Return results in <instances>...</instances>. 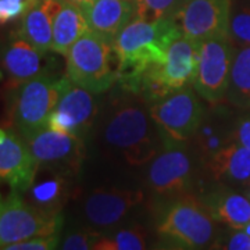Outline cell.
Wrapping results in <instances>:
<instances>
[{
    "label": "cell",
    "mask_w": 250,
    "mask_h": 250,
    "mask_svg": "<svg viewBox=\"0 0 250 250\" xmlns=\"http://www.w3.org/2000/svg\"><path fill=\"white\" fill-rule=\"evenodd\" d=\"M199 197L217 223L243 229L250 221V197L236 192L235 188L215 184Z\"/></svg>",
    "instance_id": "ffe728a7"
},
{
    "label": "cell",
    "mask_w": 250,
    "mask_h": 250,
    "mask_svg": "<svg viewBox=\"0 0 250 250\" xmlns=\"http://www.w3.org/2000/svg\"><path fill=\"white\" fill-rule=\"evenodd\" d=\"M103 146L131 167H142L163 150L164 142L145 99L116 86L99 124Z\"/></svg>",
    "instance_id": "6da1fadb"
},
{
    "label": "cell",
    "mask_w": 250,
    "mask_h": 250,
    "mask_svg": "<svg viewBox=\"0 0 250 250\" xmlns=\"http://www.w3.org/2000/svg\"><path fill=\"white\" fill-rule=\"evenodd\" d=\"M100 233L92 231L88 227L83 228H75L64 235L60 239L59 249L64 250H89L93 249L95 242Z\"/></svg>",
    "instance_id": "83f0119b"
},
{
    "label": "cell",
    "mask_w": 250,
    "mask_h": 250,
    "mask_svg": "<svg viewBox=\"0 0 250 250\" xmlns=\"http://www.w3.org/2000/svg\"><path fill=\"white\" fill-rule=\"evenodd\" d=\"M96 95L74 83L67 75L60 80V96L46 126L85 139L99 116Z\"/></svg>",
    "instance_id": "30bf717a"
},
{
    "label": "cell",
    "mask_w": 250,
    "mask_h": 250,
    "mask_svg": "<svg viewBox=\"0 0 250 250\" xmlns=\"http://www.w3.org/2000/svg\"><path fill=\"white\" fill-rule=\"evenodd\" d=\"M31 7L29 3H13L9 0H0V24H7L22 17Z\"/></svg>",
    "instance_id": "4dcf8cb0"
},
{
    "label": "cell",
    "mask_w": 250,
    "mask_h": 250,
    "mask_svg": "<svg viewBox=\"0 0 250 250\" xmlns=\"http://www.w3.org/2000/svg\"><path fill=\"white\" fill-rule=\"evenodd\" d=\"M235 45L229 36L210 38L199 43L196 75L193 88L210 104L227 99Z\"/></svg>",
    "instance_id": "9c48e42d"
},
{
    "label": "cell",
    "mask_w": 250,
    "mask_h": 250,
    "mask_svg": "<svg viewBox=\"0 0 250 250\" xmlns=\"http://www.w3.org/2000/svg\"><path fill=\"white\" fill-rule=\"evenodd\" d=\"M62 215L49 214L24 200L18 190L11 189L6 197H0V249L10 245L31 239L60 233Z\"/></svg>",
    "instance_id": "ba28073f"
},
{
    "label": "cell",
    "mask_w": 250,
    "mask_h": 250,
    "mask_svg": "<svg viewBox=\"0 0 250 250\" xmlns=\"http://www.w3.org/2000/svg\"><path fill=\"white\" fill-rule=\"evenodd\" d=\"M45 171L47 172V177L41 179L35 177L34 182L24 192V195H27V202L38 207L39 210L49 214H60L62 206L68 200L71 189L70 181L72 177L49 170Z\"/></svg>",
    "instance_id": "7402d4cb"
},
{
    "label": "cell",
    "mask_w": 250,
    "mask_h": 250,
    "mask_svg": "<svg viewBox=\"0 0 250 250\" xmlns=\"http://www.w3.org/2000/svg\"><path fill=\"white\" fill-rule=\"evenodd\" d=\"M62 7V0H35L21 17L18 34L41 53L52 50L53 21Z\"/></svg>",
    "instance_id": "44dd1931"
},
{
    "label": "cell",
    "mask_w": 250,
    "mask_h": 250,
    "mask_svg": "<svg viewBox=\"0 0 250 250\" xmlns=\"http://www.w3.org/2000/svg\"><path fill=\"white\" fill-rule=\"evenodd\" d=\"M60 80L49 67L31 80L11 88L10 125L24 139L43 129L60 96Z\"/></svg>",
    "instance_id": "277c9868"
},
{
    "label": "cell",
    "mask_w": 250,
    "mask_h": 250,
    "mask_svg": "<svg viewBox=\"0 0 250 250\" xmlns=\"http://www.w3.org/2000/svg\"><path fill=\"white\" fill-rule=\"evenodd\" d=\"M187 143L166 145L149 163L146 187L154 202L184 193H193L202 163L192 146Z\"/></svg>",
    "instance_id": "5b68a950"
},
{
    "label": "cell",
    "mask_w": 250,
    "mask_h": 250,
    "mask_svg": "<svg viewBox=\"0 0 250 250\" xmlns=\"http://www.w3.org/2000/svg\"><path fill=\"white\" fill-rule=\"evenodd\" d=\"M185 0H135L134 17L146 21L175 18Z\"/></svg>",
    "instance_id": "484cf974"
},
{
    "label": "cell",
    "mask_w": 250,
    "mask_h": 250,
    "mask_svg": "<svg viewBox=\"0 0 250 250\" xmlns=\"http://www.w3.org/2000/svg\"><path fill=\"white\" fill-rule=\"evenodd\" d=\"M147 248V233L141 225L117 227L100 233L93 250H142Z\"/></svg>",
    "instance_id": "d4e9b609"
},
{
    "label": "cell",
    "mask_w": 250,
    "mask_h": 250,
    "mask_svg": "<svg viewBox=\"0 0 250 250\" xmlns=\"http://www.w3.org/2000/svg\"><path fill=\"white\" fill-rule=\"evenodd\" d=\"M232 0H185L175 17L181 35L200 43L228 36Z\"/></svg>",
    "instance_id": "4fadbf2b"
},
{
    "label": "cell",
    "mask_w": 250,
    "mask_h": 250,
    "mask_svg": "<svg viewBox=\"0 0 250 250\" xmlns=\"http://www.w3.org/2000/svg\"><path fill=\"white\" fill-rule=\"evenodd\" d=\"M214 249L250 250V236L243 229L228 227L227 231H220Z\"/></svg>",
    "instance_id": "f1b7e54d"
},
{
    "label": "cell",
    "mask_w": 250,
    "mask_h": 250,
    "mask_svg": "<svg viewBox=\"0 0 250 250\" xmlns=\"http://www.w3.org/2000/svg\"><path fill=\"white\" fill-rule=\"evenodd\" d=\"M143 200V192L135 189H95L83 202L85 227L98 233L114 229Z\"/></svg>",
    "instance_id": "7c38bea8"
},
{
    "label": "cell",
    "mask_w": 250,
    "mask_h": 250,
    "mask_svg": "<svg viewBox=\"0 0 250 250\" xmlns=\"http://www.w3.org/2000/svg\"><path fill=\"white\" fill-rule=\"evenodd\" d=\"M113 46L86 31L65 54L67 77L95 95L116 85L117 68H113Z\"/></svg>",
    "instance_id": "8992f818"
},
{
    "label": "cell",
    "mask_w": 250,
    "mask_h": 250,
    "mask_svg": "<svg viewBox=\"0 0 250 250\" xmlns=\"http://www.w3.org/2000/svg\"><path fill=\"white\" fill-rule=\"evenodd\" d=\"M197 54L199 43L185 36H179L168 46L164 62L153 65V71L170 92L193 85L197 68Z\"/></svg>",
    "instance_id": "2e32d148"
},
{
    "label": "cell",
    "mask_w": 250,
    "mask_h": 250,
    "mask_svg": "<svg viewBox=\"0 0 250 250\" xmlns=\"http://www.w3.org/2000/svg\"><path fill=\"white\" fill-rule=\"evenodd\" d=\"M59 243H60V233H54L46 236H35L31 239L13 243L6 250H52L57 249Z\"/></svg>",
    "instance_id": "f546056e"
},
{
    "label": "cell",
    "mask_w": 250,
    "mask_h": 250,
    "mask_svg": "<svg viewBox=\"0 0 250 250\" xmlns=\"http://www.w3.org/2000/svg\"><path fill=\"white\" fill-rule=\"evenodd\" d=\"M214 184L250 188V149L231 142L202 166Z\"/></svg>",
    "instance_id": "d6986e66"
},
{
    "label": "cell",
    "mask_w": 250,
    "mask_h": 250,
    "mask_svg": "<svg viewBox=\"0 0 250 250\" xmlns=\"http://www.w3.org/2000/svg\"><path fill=\"white\" fill-rule=\"evenodd\" d=\"M235 117L232 111L221 106V103L206 108L203 120L190 139V145L202 166L225 146L233 142Z\"/></svg>",
    "instance_id": "9a60e30c"
},
{
    "label": "cell",
    "mask_w": 250,
    "mask_h": 250,
    "mask_svg": "<svg viewBox=\"0 0 250 250\" xmlns=\"http://www.w3.org/2000/svg\"><path fill=\"white\" fill-rule=\"evenodd\" d=\"M154 203L156 235L166 248H214L220 229L200 197L195 193H184Z\"/></svg>",
    "instance_id": "3957f363"
},
{
    "label": "cell",
    "mask_w": 250,
    "mask_h": 250,
    "mask_svg": "<svg viewBox=\"0 0 250 250\" xmlns=\"http://www.w3.org/2000/svg\"><path fill=\"white\" fill-rule=\"evenodd\" d=\"M80 9L90 31L111 46L135 14L134 1L131 0H92Z\"/></svg>",
    "instance_id": "ac0fdd59"
},
{
    "label": "cell",
    "mask_w": 250,
    "mask_h": 250,
    "mask_svg": "<svg viewBox=\"0 0 250 250\" xmlns=\"http://www.w3.org/2000/svg\"><path fill=\"white\" fill-rule=\"evenodd\" d=\"M181 35L175 18L146 21L134 17L113 43L117 60L114 86L138 93L145 72L166 59V52Z\"/></svg>",
    "instance_id": "7a4b0ae2"
},
{
    "label": "cell",
    "mask_w": 250,
    "mask_h": 250,
    "mask_svg": "<svg viewBox=\"0 0 250 250\" xmlns=\"http://www.w3.org/2000/svg\"><path fill=\"white\" fill-rule=\"evenodd\" d=\"M86 31H89V25L82 10L68 0H62V7L53 21L52 50L65 56Z\"/></svg>",
    "instance_id": "603a6c76"
},
{
    "label": "cell",
    "mask_w": 250,
    "mask_h": 250,
    "mask_svg": "<svg viewBox=\"0 0 250 250\" xmlns=\"http://www.w3.org/2000/svg\"><path fill=\"white\" fill-rule=\"evenodd\" d=\"M43 56L18 31L10 32L0 49V62L10 81V88L36 77L43 71Z\"/></svg>",
    "instance_id": "e0dca14e"
},
{
    "label": "cell",
    "mask_w": 250,
    "mask_h": 250,
    "mask_svg": "<svg viewBox=\"0 0 250 250\" xmlns=\"http://www.w3.org/2000/svg\"><path fill=\"white\" fill-rule=\"evenodd\" d=\"M199 98L193 85H188L150 104V116L164 146L190 142L206 113Z\"/></svg>",
    "instance_id": "52a82bcc"
},
{
    "label": "cell",
    "mask_w": 250,
    "mask_h": 250,
    "mask_svg": "<svg viewBox=\"0 0 250 250\" xmlns=\"http://www.w3.org/2000/svg\"><path fill=\"white\" fill-rule=\"evenodd\" d=\"M228 36L235 46H250V0L231 6Z\"/></svg>",
    "instance_id": "4316f807"
},
{
    "label": "cell",
    "mask_w": 250,
    "mask_h": 250,
    "mask_svg": "<svg viewBox=\"0 0 250 250\" xmlns=\"http://www.w3.org/2000/svg\"><path fill=\"white\" fill-rule=\"evenodd\" d=\"M249 197H250V190H249Z\"/></svg>",
    "instance_id": "836d02e7"
},
{
    "label": "cell",
    "mask_w": 250,
    "mask_h": 250,
    "mask_svg": "<svg viewBox=\"0 0 250 250\" xmlns=\"http://www.w3.org/2000/svg\"><path fill=\"white\" fill-rule=\"evenodd\" d=\"M68 1H71V3H74V4H77L78 7H82V6L88 4V3L92 1V0H68Z\"/></svg>",
    "instance_id": "d6a6232c"
},
{
    "label": "cell",
    "mask_w": 250,
    "mask_h": 250,
    "mask_svg": "<svg viewBox=\"0 0 250 250\" xmlns=\"http://www.w3.org/2000/svg\"><path fill=\"white\" fill-rule=\"evenodd\" d=\"M233 141L250 149V111L235 117Z\"/></svg>",
    "instance_id": "1f68e13d"
},
{
    "label": "cell",
    "mask_w": 250,
    "mask_h": 250,
    "mask_svg": "<svg viewBox=\"0 0 250 250\" xmlns=\"http://www.w3.org/2000/svg\"><path fill=\"white\" fill-rule=\"evenodd\" d=\"M38 170L25 139L16 129L0 126V182L24 193L34 182Z\"/></svg>",
    "instance_id": "5bb4252c"
},
{
    "label": "cell",
    "mask_w": 250,
    "mask_h": 250,
    "mask_svg": "<svg viewBox=\"0 0 250 250\" xmlns=\"http://www.w3.org/2000/svg\"><path fill=\"white\" fill-rule=\"evenodd\" d=\"M39 168L75 175L85 159V139L45 126L25 139Z\"/></svg>",
    "instance_id": "8fae6325"
},
{
    "label": "cell",
    "mask_w": 250,
    "mask_h": 250,
    "mask_svg": "<svg viewBox=\"0 0 250 250\" xmlns=\"http://www.w3.org/2000/svg\"><path fill=\"white\" fill-rule=\"evenodd\" d=\"M131 1H135V0H131Z\"/></svg>",
    "instance_id": "e575fe53"
},
{
    "label": "cell",
    "mask_w": 250,
    "mask_h": 250,
    "mask_svg": "<svg viewBox=\"0 0 250 250\" xmlns=\"http://www.w3.org/2000/svg\"><path fill=\"white\" fill-rule=\"evenodd\" d=\"M227 100L235 107L250 110V46H235Z\"/></svg>",
    "instance_id": "cb8c5ba5"
}]
</instances>
